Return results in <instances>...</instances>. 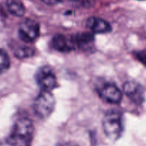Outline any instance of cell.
Segmentation results:
<instances>
[{
  "label": "cell",
  "instance_id": "5b68a950",
  "mask_svg": "<svg viewBox=\"0 0 146 146\" xmlns=\"http://www.w3.org/2000/svg\"><path fill=\"white\" fill-rule=\"evenodd\" d=\"M18 35L25 42H33L40 36V25L33 19H27L19 26Z\"/></svg>",
  "mask_w": 146,
  "mask_h": 146
},
{
  "label": "cell",
  "instance_id": "3957f363",
  "mask_svg": "<svg viewBox=\"0 0 146 146\" xmlns=\"http://www.w3.org/2000/svg\"><path fill=\"white\" fill-rule=\"evenodd\" d=\"M55 99L50 91L41 90L33 102V109L40 117L46 119L54 111Z\"/></svg>",
  "mask_w": 146,
  "mask_h": 146
},
{
  "label": "cell",
  "instance_id": "8fae6325",
  "mask_svg": "<svg viewBox=\"0 0 146 146\" xmlns=\"http://www.w3.org/2000/svg\"><path fill=\"white\" fill-rule=\"evenodd\" d=\"M7 7L11 15L22 17L25 13V8L21 0H7Z\"/></svg>",
  "mask_w": 146,
  "mask_h": 146
},
{
  "label": "cell",
  "instance_id": "8992f818",
  "mask_svg": "<svg viewBox=\"0 0 146 146\" xmlns=\"http://www.w3.org/2000/svg\"><path fill=\"white\" fill-rule=\"evenodd\" d=\"M98 93L104 101L112 104H118L123 98V94L114 84L106 83L98 89Z\"/></svg>",
  "mask_w": 146,
  "mask_h": 146
},
{
  "label": "cell",
  "instance_id": "5bb4252c",
  "mask_svg": "<svg viewBox=\"0 0 146 146\" xmlns=\"http://www.w3.org/2000/svg\"><path fill=\"white\" fill-rule=\"evenodd\" d=\"M136 57L142 64L146 66V50H143L136 53Z\"/></svg>",
  "mask_w": 146,
  "mask_h": 146
},
{
  "label": "cell",
  "instance_id": "277c9868",
  "mask_svg": "<svg viewBox=\"0 0 146 146\" xmlns=\"http://www.w3.org/2000/svg\"><path fill=\"white\" fill-rule=\"evenodd\" d=\"M35 78L41 90L51 92L57 87V77L51 67L48 66H42L38 68L35 73Z\"/></svg>",
  "mask_w": 146,
  "mask_h": 146
},
{
  "label": "cell",
  "instance_id": "30bf717a",
  "mask_svg": "<svg viewBox=\"0 0 146 146\" xmlns=\"http://www.w3.org/2000/svg\"><path fill=\"white\" fill-rule=\"evenodd\" d=\"M95 42V36L88 32H82L75 36V42L82 50H90Z\"/></svg>",
  "mask_w": 146,
  "mask_h": 146
},
{
  "label": "cell",
  "instance_id": "7c38bea8",
  "mask_svg": "<svg viewBox=\"0 0 146 146\" xmlns=\"http://www.w3.org/2000/svg\"><path fill=\"white\" fill-rule=\"evenodd\" d=\"M15 57L19 59L29 58L35 55V49L30 47H20L19 48L16 49L14 52Z\"/></svg>",
  "mask_w": 146,
  "mask_h": 146
},
{
  "label": "cell",
  "instance_id": "7a4b0ae2",
  "mask_svg": "<svg viewBox=\"0 0 146 146\" xmlns=\"http://www.w3.org/2000/svg\"><path fill=\"white\" fill-rule=\"evenodd\" d=\"M102 128L107 137L111 140H118L123 132L122 114L115 110L107 112L102 119Z\"/></svg>",
  "mask_w": 146,
  "mask_h": 146
},
{
  "label": "cell",
  "instance_id": "ba28073f",
  "mask_svg": "<svg viewBox=\"0 0 146 146\" xmlns=\"http://www.w3.org/2000/svg\"><path fill=\"white\" fill-rule=\"evenodd\" d=\"M86 26L92 32L98 34L108 33L112 30L111 26L107 21L95 17H91L87 19Z\"/></svg>",
  "mask_w": 146,
  "mask_h": 146
},
{
  "label": "cell",
  "instance_id": "2e32d148",
  "mask_svg": "<svg viewBox=\"0 0 146 146\" xmlns=\"http://www.w3.org/2000/svg\"><path fill=\"white\" fill-rule=\"evenodd\" d=\"M60 146H79L78 145L75 144L74 143H70V142H68V143H64L63 144L60 145Z\"/></svg>",
  "mask_w": 146,
  "mask_h": 146
},
{
  "label": "cell",
  "instance_id": "4fadbf2b",
  "mask_svg": "<svg viewBox=\"0 0 146 146\" xmlns=\"http://www.w3.org/2000/svg\"><path fill=\"white\" fill-rule=\"evenodd\" d=\"M10 67V59L7 53L0 49V73L6 72Z\"/></svg>",
  "mask_w": 146,
  "mask_h": 146
},
{
  "label": "cell",
  "instance_id": "6da1fadb",
  "mask_svg": "<svg viewBox=\"0 0 146 146\" xmlns=\"http://www.w3.org/2000/svg\"><path fill=\"white\" fill-rule=\"evenodd\" d=\"M33 123L29 118L22 117L15 122L9 143L12 146H30L33 138Z\"/></svg>",
  "mask_w": 146,
  "mask_h": 146
},
{
  "label": "cell",
  "instance_id": "52a82bcc",
  "mask_svg": "<svg viewBox=\"0 0 146 146\" xmlns=\"http://www.w3.org/2000/svg\"><path fill=\"white\" fill-rule=\"evenodd\" d=\"M123 92L127 98L135 103L141 105L145 99V91L143 86L135 81H127L123 85Z\"/></svg>",
  "mask_w": 146,
  "mask_h": 146
},
{
  "label": "cell",
  "instance_id": "9c48e42d",
  "mask_svg": "<svg viewBox=\"0 0 146 146\" xmlns=\"http://www.w3.org/2000/svg\"><path fill=\"white\" fill-rule=\"evenodd\" d=\"M51 46L53 49L61 52H68L73 50L72 41L61 34H57L53 36Z\"/></svg>",
  "mask_w": 146,
  "mask_h": 146
},
{
  "label": "cell",
  "instance_id": "9a60e30c",
  "mask_svg": "<svg viewBox=\"0 0 146 146\" xmlns=\"http://www.w3.org/2000/svg\"><path fill=\"white\" fill-rule=\"evenodd\" d=\"M41 1L47 5H55L60 3L62 0H41Z\"/></svg>",
  "mask_w": 146,
  "mask_h": 146
}]
</instances>
